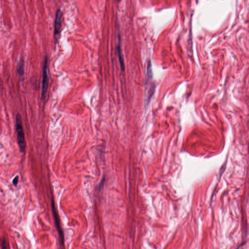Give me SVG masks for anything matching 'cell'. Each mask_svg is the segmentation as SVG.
I'll return each mask as SVG.
<instances>
[{
    "mask_svg": "<svg viewBox=\"0 0 249 249\" xmlns=\"http://www.w3.org/2000/svg\"><path fill=\"white\" fill-rule=\"evenodd\" d=\"M62 17V12L61 9L57 10L55 16V35H58L60 32L61 28V20Z\"/></svg>",
    "mask_w": 249,
    "mask_h": 249,
    "instance_id": "obj_4",
    "label": "cell"
},
{
    "mask_svg": "<svg viewBox=\"0 0 249 249\" xmlns=\"http://www.w3.org/2000/svg\"><path fill=\"white\" fill-rule=\"evenodd\" d=\"M148 75L149 78H151L152 77V71L151 67V63L150 61L149 62L148 65Z\"/></svg>",
    "mask_w": 249,
    "mask_h": 249,
    "instance_id": "obj_6",
    "label": "cell"
},
{
    "mask_svg": "<svg viewBox=\"0 0 249 249\" xmlns=\"http://www.w3.org/2000/svg\"><path fill=\"white\" fill-rule=\"evenodd\" d=\"M16 130L17 132V140L20 151L24 152L25 150V136L23 130V125L21 117L20 115H17L16 116Z\"/></svg>",
    "mask_w": 249,
    "mask_h": 249,
    "instance_id": "obj_1",
    "label": "cell"
},
{
    "mask_svg": "<svg viewBox=\"0 0 249 249\" xmlns=\"http://www.w3.org/2000/svg\"><path fill=\"white\" fill-rule=\"evenodd\" d=\"M18 176H17V177H15L14 178V179L13 180V183L14 185H17V183H18Z\"/></svg>",
    "mask_w": 249,
    "mask_h": 249,
    "instance_id": "obj_7",
    "label": "cell"
},
{
    "mask_svg": "<svg viewBox=\"0 0 249 249\" xmlns=\"http://www.w3.org/2000/svg\"><path fill=\"white\" fill-rule=\"evenodd\" d=\"M24 64L23 60L21 59L17 65V72L20 77H23L24 72Z\"/></svg>",
    "mask_w": 249,
    "mask_h": 249,
    "instance_id": "obj_5",
    "label": "cell"
},
{
    "mask_svg": "<svg viewBox=\"0 0 249 249\" xmlns=\"http://www.w3.org/2000/svg\"><path fill=\"white\" fill-rule=\"evenodd\" d=\"M119 35H118L117 42L116 45V53L118 58L120 64V67L123 71L125 70V64H124V59L123 58L122 52L121 48L120 46V38H119Z\"/></svg>",
    "mask_w": 249,
    "mask_h": 249,
    "instance_id": "obj_3",
    "label": "cell"
},
{
    "mask_svg": "<svg viewBox=\"0 0 249 249\" xmlns=\"http://www.w3.org/2000/svg\"><path fill=\"white\" fill-rule=\"evenodd\" d=\"M49 83L48 78V58L45 55L44 61V65L42 68V90H41V98H45L46 92L47 91Z\"/></svg>",
    "mask_w": 249,
    "mask_h": 249,
    "instance_id": "obj_2",
    "label": "cell"
}]
</instances>
